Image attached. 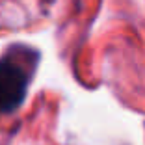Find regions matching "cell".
<instances>
[{"label":"cell","instance_id":"6da1fadb","mask_svg":"<svg viewBox=\"0 0 145 145\" xmlns=\"http://www.w3.org/2000/svg\"><path fill=\"white\" fill-rule=\"evenodd\" d=\"M41 52L28 45H9L0 56V114H13L22 106L37 71Z\"/></svg>","mask_w":145,"mask_h":145}]
</instances>
